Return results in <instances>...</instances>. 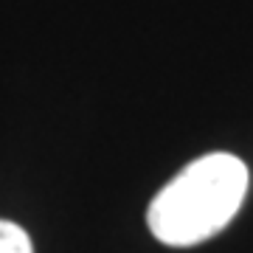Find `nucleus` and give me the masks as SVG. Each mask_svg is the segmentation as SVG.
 I'll return each instance as SVG.
<instances>
[{"label": "nucleus", "instance_id": "f257e3e1", "mask_svg": "<svg viewBox=\"0 0 253 253\" xmlns=\"http://www.w3.org/2000/svg\"><path fill=\"white\" fill-rule=\"evenodd\" d=\"M245 194L248 166L236 155H203L155 194L146 225L158 242L191 248L219 234L239 214Z\"/></svg>", "mask_w": 253, "mask_h": 253}, {"label": "nucleus", "instance_id": "f03ea898", "mask_svg": "<svg viewBox=\"0 0 253 253\" xmlns=\"http://www.w3.org/2000/svg\"><path fill=\"white\" fill-rule=\"evenodd\" d=\"M0 253H34V245L20 225L0 219Z\"/></svg>", "mask_w": 253, "mask_h": 253}]
</instances>
